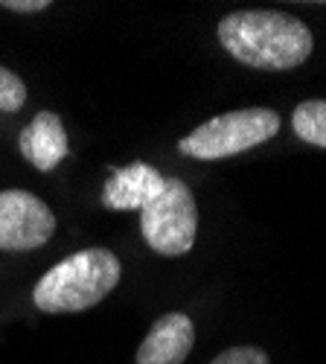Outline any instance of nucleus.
<instances>
[{"instance_id": "obj_11", "label": "nucleus", "mask_w": 326, "mask_h": 364, "mask_svg": "<svg viewBox=\"0 0 326 364\" xmlns=\"http://www.w3.org/2000/svg\"><path fill=\"white\" fill-rule=\"evenodd\" d=\"M210 364H271V361L259 347H230L219 353Z\"/></svg>"}, {"instance_id": "obj_4", "label": "nucleus", "mask_w": 326, "mask_h": 364, "mask_svg": "<svg viewBox=\"0 0 326 364\" xmlns=\"http://www.w3.org/2000/svg\"><path fill=\"white\" fill-rule=\"evenodd\" d=\"M140 230L149 248L163 257H181L195 245L198 207L181 178H166L163 193L140 210Z\"/></svg>"}, {"instance_id": "obj_1", "label": "nucleus", "mask_w": 326, "mask_h": 364, "mask_svg": "<svg viewBox=\"0 0 326 364\" xmlns=\"http://www.w3.org/2000/svg\"><path fill=\"white\" fill-rule=\"evenodd\" d=\"M222 47L256 70H294L315 50L309 26L288 12L248 9L230 12L219 21Z\"/></svg>"}, {"instance_id": "obj_3", "label": "nucleus", "mask_w": 326, "mask_h": 364, "mask_svg": "<svg viewBox=\"0 0 326 364\" xmlns=\"http://www.w3.org/2000/svg\"><path fill=\"white\" fill-rule=\"evenodd\" d=\"M277 132H280L277 111L242 108V111H227L201 123L195 132H190L178 143V149L195 161H222V158L242 155V151L259 143H268Z\"/></svg>"}, {"instance_id": "obj_2", "label": "nucleus", "mask_w": 326, "mask_h": 364, "mask_svg": "<svg viewBox=\"0 0 326 364\" xmlns=\"http://www.w3.org/2000/svg\"><path fill=\"white\" fill-rule=\"evenodd\" d=\"M120 274L123 265L108 248H85L53 265L38 280L33 300L41 312L50 315L85 312L116 289Z\"/></svg>"}, {"instance_id": "obj_12", "label": "nucleus", "mask_w": 326, "mask_h": 364, "mask_svg": "<svg viewBox=\"0 0 326 364\" xmlns=\"http://www.w3.org/2000/svg\"><path fill=\"white\" fill-rule=\"evenodd\" d=\"M0 6L12 12H41V9H50V0H4Z\"/></svg>"}, {"instance_id": "obj_9", "label": "nucleus", "mask_w": 326, "mask_h": 364, "mask_svg": "<svg viewBox=\"0 0 326 364\" xmlns=\"http://www.w3.org/2000/svg\"><path fill=\"white\" fill-rule=\"evenodd\" d=\"M291 126L300 140L326 149V100H306L294 108Z\"/></svg>"}, {"instance_id": "obj_5", "label": "nucleus", "mask_w": 326, "mask_h": 364, "mask_svg": "<svg viewBox=\"0 0 326 364\" xmlns=\"http://www.w3.org/2000/svg\"><path fill=\"white\" fill-rule=\"evenodd\" d=\"M55 233L53 210L26 190L0 193V248L23 254L36 251Z\"/></svg>"}, {"instance_id": "obj_6", "label": "nucleus", "mask_w": 326, "mask_h": 364, "mask_svg": "<svg viewBox=\"0 0 326 364\" xmlns=\"http://www.w3.org/2000/svg\"><path fill=\"white\" fill-rule=\"evenodd\" d=\"M163 184L166 178L143 161L111 169V178L102 187V204L108 210H143L163 193Z\"/></svg>"}, {"instance_id": "obj_10", "label": "nucleus", "mask_w": 326, "mask_h": 364, "mask_svg": "<svg viewBox=\"0 0 326 364\" xmlns=\"http://www.w3.org/2000/svg\"><path fill=\"white\" fill-rule=\"evenodd\" d=\"M26 102V85L21 76H15L12 70L0 68V111H21Z\"/></svg>"}, {"instance_id": "obj_7", "label": "nucleus", "mask_w": 326, "mask_h": 364, "mask_svg": "<svg viewBox=\"0 0 326 364\" xmlns=\"http://www.w3.org/2000/svg\"><path fill=\"white\" fill-rule=\"evenodd\" d=\"M195 344V326L190 315L169 312L158 318L137 350V364H184Z\"/></svg>"}, {"instance_id": "obj_8", "label": "nucleus", "mask_w": 326, "mask_h": 364, "mask_svg": "<svg viewBox=\"0 0 326 364\" xmlns=\"http://www.w3.org/2000/svg\"><path fill=\"white\" fill-rule=\"evenodd\" d=\"M70 143L62 117L55 111H38L23 132H21V155L38 172H50L67 158Z\"/></svg>"}]
</instances>
